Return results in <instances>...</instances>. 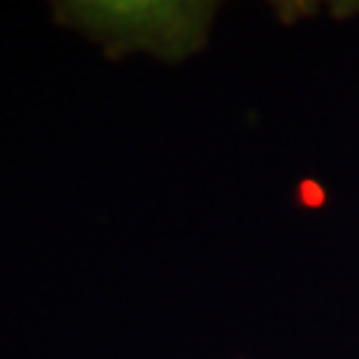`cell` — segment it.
<instances>
[{"instance_id": "cell-1", "label": "cell", "mask_w": 359, "mask_h": 359, "mask_svg": "<svg viewBox=\"0 0 359 359\" xmlns=\"http://www.w3.org/2000/svg\"><path fill=\"white\" fill-rule=\"evenodd\" d=\"M65 25L102 40L109 51L142 48L181 59L208 38L213 6L205 3H69L59 6Z\"/></svg>"}]
</instances>
